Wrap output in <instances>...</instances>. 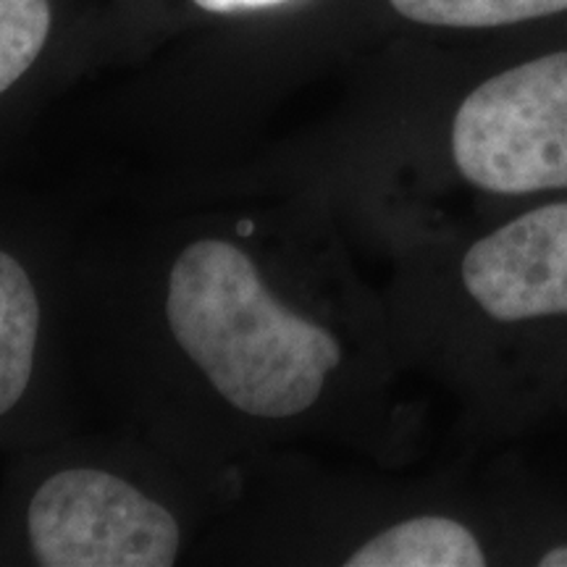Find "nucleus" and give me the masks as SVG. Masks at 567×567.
<instances>
[{"label":"nucleus","mask_w":567,"mask_h":567,"mask_svg":"<svg viewBox=\"0 0 567 567\" xmlns=\"http://www.w3.org/2000/svg\"><path fill=\"white\" fill-rule=\"evenodd\" d=\"M166 318L216 392L255 417L310 410L342 360L337 339L274 300L250 255L221 239H200L176 258Z\"/></svg>","instance_id":"nucleus-1"},{"label":"nucleus","mask_w":567,"mask_h":567,"mask_svg":"<svg viewBox=\"0 0 567 567\" xmlns=\"http://www.w3.org/2000/svg\"><path fill=\"white\" fill-rule=\"evenodd\" d=\"M460 174L494 195L567 187V51L502 71L452 124Z\"/></svg>","instance_id":"nucleus-2"},{"label":"nucleus","mask_w":567,"mask_h":567,"mask_svg":"<svg viewBox=\"0 0 567 567\" xmlns=\"http://www.w3.org/2000/svg\"><path fill=\"white\" fill-rule=\"evenodd\" d=\"M27 542L42 567H168L182 530L176 517L105 471H59L27 505Z\"/></svg>","instance_id":"nucleus-3"},{"label":"nucleus","mask_w":567,"mask_h":567,"mask_svg":"<svg viewBox=\"0 0 567 567\" xmlns=\"http://www.w3.org/2000/svg\"><path fill=\"white\" fill-rule=\"evenodd\" d=\"M467 295L499 323L567 313V203L544 205L478 239L463 258Z\"/></svg>","instance_id":"nucleus-4"},{"label":"nucleus","mask_w":567,"mask_h":567,"mask_svg":"<svg viewBox=\"0 0 567 567\" xmlns=\"http://www.w3.org/2000/svg\"><path fill=\"white\" fill-rule=\"evenodd\" d=\"M40 295L27 266L0 247V421L30 392L40 342Z\"/></svg>","instance_id":"nucleus-5"},{"label":"nucleus","mask_w":567,"mask_h":567,"mask_svg":"<svg viewBox=\"0 0 567 567\" xmlns=\"http://www.w3.org/2000/svg\"><path fill=\"white\" fill-rule=\"evenodd\" d=\"M347 567H481L478 538L452 517L423 515L396 523L365 542Z\"/></svg>","instance_id":"nucleus-6"},{"label":"nucleus","mask_w":567,"mask_h":567,"mask_svg":"<svg viewBox=\"0 0 567 567\" xmlns=\"http://www.w3.org/2000/svg\"><path fill=\"white\" fill-rule=\"evenodd\" d=\"M396 13L417 24L488 30L520 21L555 17L567 11V0H389Z\"/></svg>","instance_id":"nucleus-7"},{"label":"nucleus","mask_w":567,"mask_h":567,"mask_svg":"<svg viewBox=\"0 0 567 567\" xmlns=\"http://www.w3.org/2000/svg\"><path fill=\"white\" fill-rule=\"evenodd\" d=\"M51 24V0H0V95L34 66Z\"/></svg>","instance_id":"nucleus-8"},{"label":"nucleus","mask_w":567,"mask_h":567,"mask_svg":"<svg viewBox=\"0 0 567 567\" xmlns=\"http://www.w3.org/2000/svg\"><path fill=\"white\" fill-rule=\"evenodd\" d=\"M203 11L210 13H234V11H250V9H266V6H276L281 0H195Z\"/></svg>","instance_id":"nucleus-9"},{"label":"nucleus","mask_w":567,"mask_h":567,"mask_svg":"<svg viewBox=\"0 0 567 567\" xmlns=\"http://www.w3.org/2000/svg\"><path fill=\"white\" fill-rule=\"evenodd\" d=\"M538 565L542 567H567V547L549 549L547 555L538 559Z\"/></svg>","instance_id":"nucleus-10"},{"label":"nucleus","mask_w":567,"mask_h":567,"mask_svg":"<svg viewBox=\"0 0 567 567\" xmlns=\"http://www.w3.org/2000/svg\"><path fill=\"white\" fill-rule=\"evenodd\" d=\"M252 231V224H243L239 226V234H250Z\"/></svg>","instance_id":"nucleus-11"}]
</instances>
